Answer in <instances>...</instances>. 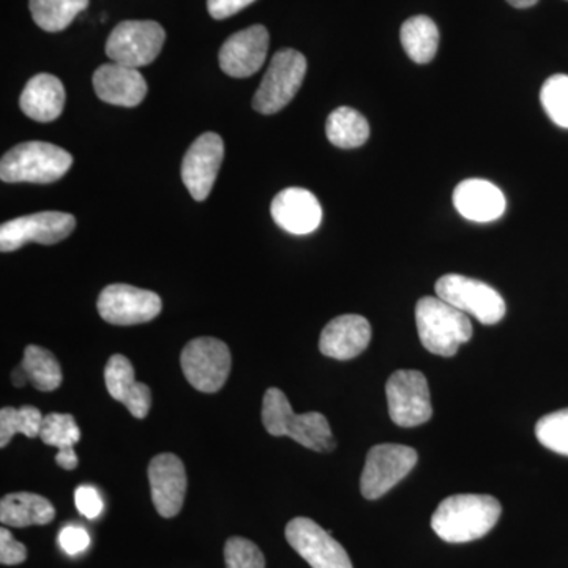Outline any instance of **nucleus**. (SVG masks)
Here are the masks:
<instances>
[{"label": "nucleus", "mask_w": 568, "mask_h": 568, "mask_svg": "<svg viewBox=\"0 0 568 568\" xmlns=\"http://www.w3.org/2000/svg\"><path fill=\"white\" fill-rule=\"evenodd\" d=\"M503 507L488 495H455L437 506L432 528L448 544H467L487 536L499 521Z\"/></svg>", "instance_id": "obj_1"}, {"label": "nucleus", "mask_w": 568, "mask_h": 568, "mask_svg": "<svg viewBox=\"0 0 568 568\" xmlns=\"http://www.w3.org/2000/svg\"><path fill=\"white\" fill-rule=\"evenodd\" d=\"M263 424L272 436H287L310 450L332 452L336 440L327 418L320 413L295 414L280 388H268L263 399Z\"/></svg>", "instance_id": "obj_2"}, {"label": "nucleus", "mask_w": 568, "mask_h": 568, "mask_svg": "<svg viewBox=\"0 0 568 568\" xmlns=\"http://www.w3.org/2000/svg\"><path fill=\"white\" fill-rule=\"evenodd\" d=\"M416 323L422 346L443 357H454L458 347L473 338L469 317L439 297L417 302Z\"/></svg>", "instance_id": "obj_3"}, {"label": "nucleus", "mask_w": 568, "mask_h": 568, "mask_svg": "<svg viewBox=\"0 0 568 568\" xmlns=\"http://www.w3.org/2000/svg\"><path fill=\"white\" fill-rule=\"evenodd\" d=\"M73 156L50 142L14 145L0 162V179L7 183H52L69 173Z\"/></svg>", "instance_id": "obj_4"}, {"label": "nucleus", "mask_w": 568, "mask_h": 568, "mask_svg": "<svg viewBox=\"0 0 568 568\" xmlns=\"http://www.w3.org/2000/svg\"><path fill=\"white\" fill-rule=\"evenodd\" d=\"M305 73L306 59L302 52L291 48L276 52L265 71L260 89L254 93V110L265 115L282 111L297 95Z\"/></svg>", "instance_id": "obj_5"}, {"label": "nucleus", "mask_w": 568, "mask_h": 568, "mask_svg": "<svg viewBox=\"0 0 568 568\" xmlns=\"http://www.w3.org/2000/svg\"><path fill=\"white\" fill-rule=\"evenodd\" d=\"M437 297L455 306L465 315L476 317L478 323L493 325L506 316V302L503 295L487 283L467 276L448 274L436 283Z\"/></svg>", "instance_id": "obj_6"}, {"label": "nucleus", "mask_w": 568, "mask_h": 568, "mask_svg": "<svg viewBox=\"0 0 568 568\" xmlns=\"http://www.w3.org/2000/svg\"><path fill=\"white\" fill-rule=\"evenodd\" d=\"M181 365L186 381L196 390L215 394L230 376L231 351L220 339L203 336L183 347Z\"/></svg>", "instance_id": "obj_7"}, {"label": "nucleus", "mask_w": 568, "mask_h": 568, "mask_svg": "<svg viewBox=\"0 0 568 568\" xmlns=\"http://www.w3.org/2000/svg\"><path fill=\"white\" fill-rule=\"evenodd\" d=\"M166 33L155 21H123L115 26L106 41V55L112 62L140 69L159 58Z\"/></svg>", "instance_id": "obj_8"}, {"label": "nucleus", "mask_w": 568, "mask_h": 568, "mask_svg": "<svg viewBox=\"0 0 568 568\" xmlns=\"http://www.w3.org/2000/svg\"><path fill=\"white\" fill-rule=\"evenodd\" d=\"M388 414L402 428L424 425L433 416L432 396L424 373L399 369L388 377L386 386Z\"/></svg>", "instance_id": "obj_9"}, {"label": "nucleus", "mask_w": 568, "mask_h": 568, "mask_svg": "<svg viewBox=\"0 0 568 568\" xmlns=\"http://www.w3.org/2000/svg\"><path fill=\"white\" fill-rule=\"evenodd\" d=\"M418 455L413 447L399 444H379L366 455L361 491L365 499H379L403 480L417 465Z\"/></svg>", "instance_id": "obj_10"}, {"label": "nucleus", "mask_w": 568, "mask_h": 568, "mask_svg": "<svg viewBox=\"0 0 568 568\" xmlns=\"http://www.w3.org/2000/svg\"><path fill=\"white\" fill-rule=\"evenodd\" d=\"M77 226L73 215L65 212H39L10 220L0 226V250L11 253L37 242L54 245L69 237Z\"/></svg>", "instance_id": "obj_11"}, {"label": "nucleus", "mask_w": 568, "mask_h": 568, "mask_svg": "<svg viewBox=\"0 0 568 568\" xmlns=\"http://www.w3.org/2000/svg\"><path fill=\"white\" fill-rule=\"evenodd\" d=\"M100 316L112 325H136L155 320L162 312V298L152 291L130 284H110L97 302Z\"/></svg>", "instance_id": "obj_12"}, {"label": "nucleus", "mask_w": 568, "mask_h": 568, "mask_svg": "<svg viewBox=\"0 0 568 568\" xmlns=\"http://www.w3.org/2000/svg\"><path fill=\"white\" fill-rule=\"evenodd\" d=\"M286 540L312 568H353L346 549L313 519L298 517L290 521Z\"/></svg>", "instance_id": "obj_13"}, {"label": "nucleus", "mask_w": 568, "mask_h": 568, "mask_svg": "<svg viewBox=\"0 0 568 568\" xmlns=\"http://www.w3.org/2000/svg\"><path fill=\"white\" fill-rule=\"evenodd\" d=\"M224 156L222 138L204 133L190 145L182 162V181L194 201H204L211 194Z\"/></svg>", "instance_id": "obj_14"}, {"label": "nucleus", "mask_w": 568, "mask_h": 568, "mask_svg": "<svg viewBox=\"0 0 568 568\" xmlns=\"http://www.w3.org/2000/svg\"><path fill=\"white\" fill-rule=\"evenodd\" d=\"M268 41V31L261 24L234 33L220 50V69L231 78L253 77L267 59Z\"/></svg>", "instance_id": "obj_15"}, {"label": "nucleus", "mask_w": 568, "mask_h": 568, "mask_svg": "<svg viewBox=\"0 0 568 568\" xmlns=\"http://www.w3.org/2000/svg\"><path fill=\"white\" fill-rule=\"evenodd\" d=\"M153 506L163 518H174L182 510L186 493V473L174 454L156 455L149 465Z\"/></svg>", "instance_id": "obj_16"}, {"label": "nucleus", "mask_w": 568, "mask_h": 568, "mask_svg": "<svg viewBox=\"0 0 568 568\" xmlns=\"http://www.w3.org/2000/svg\"><path fill=\"white\" fill-rule=\"evenodd\" d=\"M271 213L282 230L294 235L312 234L323 222V207L315 194L297 186L276 194Z\"/></svg>", "instance_id": "obj_17"}, {"label": "nucleus", "mask_w": 568, "mask_h": 568, "mask_svg": "<svg viewBox=\"0 0 568 568\" xmlns=\"http://www.w3.org/2000/svg\"><path fill=\"white\" fill-rule=\"evenodd\" d=\"M92 81L99 99L115 106H138L148 95V82L140 71L121 63H104L93 73Z\"/></svg>", "instance_id": "obj_18"}, {"label": "nucleus", "mask_w": 568, "mask_h": 568, "mask_svg": "<svg viewBox=\"0 0 568 568\" xmlns=\"http://www.w3.org/2000/svg\"><path fill=\"white\" fill-rule=\"evenodd\" d=\"M372 342V325L364 316L343 315L325 325L320 351L325 357L351 361L364 353Z\"/></svg>", "instance_id": "obj_19"}, {"label": "nucleus", "mask_w": 568, "mask_h": 568, "mask_svg": "<svg viewBox=\"0 0 568 568\" xmlns=\"http://www.w3.org/2000/svg\"><path fill=\"white\" fill-rule=\"evenodd\" d=\"M104 384L112 398L122 403L133 417H148L152 405L151 387L138 383L132 362L125 355L115 354L108 361Z\"/></svg>", "instance_id": "obj_20"}, {"label": "nucleus", "mask_w": 568, "mask_h": 568, "mask_svg": "<svg viewBox=\"0 0 568 568\" xmlns=\"http://www.w3.org/2000/svg\"><path fill=\"white\" fill-rule=\"evenodd\" d=\"M454 204L459 215L466 220L489 223L503 216L506 211V196L495 183L469 179L455 189Z\"/></svg>", "instance_id": "obj_21"}, {"label": "nucleus", "mask_w": 568, "mask_h": 568, "mask_svg": "<svg viewBox=\"0 0 568 568\" xmlns=\"http://www.w3.org/2000/svg\"><path fill=\"white\" fill-rule=\"evenodd\" d=\"M20 106L28 118L50 123L61 118L65 106V89L54 74L40 73L31 78L20 97Z\"/></svg>", "instance_id": "obj_22"}, {"label": "nucleus", "mask_w": 568, "mask_h": 568, "mask_svg": "<svg viewBox=\"0 0 568 568\" xmlns=\"http://www.w3.org/2000/svg\"><path fill=\"white\" fill-rule=\"evenodd\" d=\"M54 517L50 500L33 493H11L0 503V521L11 528L50 525Z\"/></svg>", "instance_id": "obj_23"}, {"label": "nucleus", "mask_w": 568, "mask_h": 568, "mask_svg": "<svg viewBox=\"0 0 568 568\" xmlns=\"http://www.w3.org/2000/svg\"><path fill=\"white\" fill-rule=\"evenodd\" d=\"M40 439L47 446L55 447L59 454L55 455V463L65 470H73L78 466L77 452L74 446L80 443L81 429L71 414L51 413L43 418Z\"/></svg>", "instance_id": "obj_24"}, {"label": "nucleus", "mask_w": 568, "mask_h": 568, "mask_svg": "<svg viewBox=\"0 0 568 568\" xmlns=\"http://www.w3.org/2000/svg\"><path fill=\"white\" fill-rule=\"evenodd\" d=\"M325 133L335 148L355 149L368 141L369 125L361 112L342 106L328 115Z\"/></svg>", "instance_id": "obj_25"}, {"label": "nucleus", "mask_w": 568, "mask_h": 568, "mask_svg": "<svg viewBox=\"0 0 568 568\" xmlns=\"http://www.w3.org/2000/svg\"><path fill=\"white\" fill-rule=\"evenodd\" d=\"M402 43L414 62H432L439 48L436 22L428 17L409 18L402 28Z\"/></svg>", "instance_id": "obj_26"}, {"label": "nucleus", "mask_w": 568, "mask_h": 568, "mask_svg": "<svg viewBox=\"0 0 568 568\" xmlns=\"http://www.w3.org/2000/svg\"><path fill=\"white\" fill-rule=\"evenodd\" d=\"M89 0H29L36 24L47 32H61L88 9Z\"/></svg>", "instance_id": "obj_27"}, {"label": "nucleus", "mask_w": 568, "mask_h": 568, "mask_svg": "<svg viewBox=\"0 0 568 568\" xmlns=\"http://www.w3.org/2000/svg\"><path fill=\"white\" fill-rule=\"evenodd\" d=\"M21 365L28 373L29 381L40 392H52L61 387L62 369L58 358L44 347L31 345L26 347Z\"/></svg>", "instance_id": "obj_28"}, {"label": "nucleus", "mask_w": 568, "mask_h": 568, "mask_svg": "<svg viewBox=\"0 0 568 568\" xmlns=\"http://www.w3.org/2000/svg\"><path fill=\"white\" fill-rule=\"evenodd\" d=\"M43 414L40 409L32 406L3 407L0 410V447L6 448L13 439L14 435H24L28 437H39L41 425H43Z\"/></svg>", "instance_id": "obj_29"}, {"label": "nucleus", "mask_w": 568, "mask_h": 568, "mask_svg": "<svg viewBox=\"0 0 568 568\" xmlns=\"http://www.w3.org/2000/svg\"><path fill=\"white\" fill-rule=\"evenodd\" d=\"M540 102L548 118L568 129V74H555L541 85Z\"/></svg>", "instance_id": "obj_30"}, {"label": "nucleus", "mask_w": 568, "mask_h": 568, "mask_svg": "<svg viewBox=\"0 0 568 568\" xmlns=\"http://www.w3.org/2000/svg\"><path fill=\"white\" fill-rule=\"evenodd\" d=\"M536 436L541 446L568 457V407L541 417L536 425Z\"/></svg>", "instance_id": "obj_31"}, {"label": "nucleus", "mask_w": 568, "mask_h": 568, "mask_svg": "<svg viewBox=\"0 0 568 568\" xmlns=\"http://www.w3.org/2000/svg\"><path fill=\"white\" fill-rule=\"evenodd\" d=\"M226 568H265L263 551L244 537H231L224 545Z\"/></svg>", "instance_id": "obj_32"}, {"label": "nucleus", "mask_w": 568, "mask_h": 568, "mask_svg": "<svg viewBox=\"0 0 568 568\" xmlns=\"http://www.w3.org/2000/svg\"><path fill=\"white\" fill-rule=\"evenodd\" d=\"M74 504L82 517L88 519L99 518L104 508L102 496L91 485H82L74 491Z\"/></svg>", "instance_id": "obj_33"}, {"label": "nucleus", "mask_w": 568, "mask_h": 568, "mask_svg": "<svg viewBox=\"0 0 568 568\" xmlns=\"http://www.w3.org/2000/svg\"><path fill=\"white\" fill-rule=\"evenodd\" d=\"M28 558V549L11 536L10 530H0V562L3 566H20Z\"/></svg>", "instance_id": "obj_34"}, {"label": "nucleus", "mask_w": 568, "mask_h": 568, "mask_svg": "<svg viewBox=\"0 0 568 568\" xmlns=\"http://www.w3.org/2000/svg\"><path fill=\"white\" fill-rule=\"evenodd\" d=\"M59 545L69 556H78L84 552L91 545V536L80 526H65L59 534Z\"/></svg>", "instance_id": "obj_35"}, {"label": "nucleus", "mask_w": 568, "mask_h": 568, "mask_svg": "<svg viewBox=\"0 0 568 568\" xmlns=\"http://www.w3.org/2000/svg\"><path fill=\"white\" fill-rule=\"evenodd\" d=\"M256 0H207V9L213 20H226Z\"/></svg>", "instance_id": "obj_36"}, {"label": "nucleus", "mask_w": 568, "mask_h": 568, "mask_svg": "<svg viewBox=\"0 0 568 568\" xmlns=\"http://www.w3.org/2000/svg\"><path fill=\"white\" fill-rule=\"evenodd\" d=\"M11 381H13L14 387H24L29 381L28 373H26L24 366L20 365L13 373H11Z\"/></svg>", "instance_id": "obj_37"}, {"label": "nucleus", "mask_w": 568, "mask_h": 568, "mask_svg": "<svg viewBox=\"0 0 568 568\" xmlns=\"http://www.w3.org/2000/svg\"><path fill=\"white\" fill-rule=\"evenodd\" d=\"M515 9H529V7L536 6L538 0H507Z\"/></svg>", "instance_id": "obj_38"}]
</instances>
